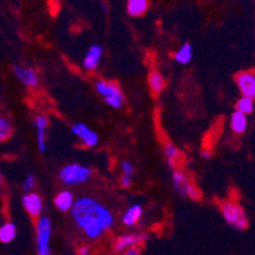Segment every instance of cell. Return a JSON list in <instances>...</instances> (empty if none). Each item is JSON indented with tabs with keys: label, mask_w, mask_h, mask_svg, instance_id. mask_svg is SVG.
Masks as SVG:
<instances>
[{
	"label": "cell",
	"mask_w": 255,
	"mask_h": 255,
	"mask_svg": "<svg viewBox=\"0 0 255 255\" xmlns=\"http://www.w3.org/2000/svg\"><path fill=\"white\" fill-rule=\"evenodd\" d=\"M124 255H141V252L137 247L129 248V249H127L126 252L124 253Z\"/></svg>",
	"instance_id": "obj_29"
},
{
	"label": "cell",
	"mask_w": 255,
	"mask_h": 255,
	"mask_svg": "<svg viewBox=\"0 0 255 255\" xmlns=\"http://www.w3.org/2000/svg\"><path fill=\"white\" fill-rule=\"evenodd\" d=\"M201 156H202L203 159H210V157L212 156V154H211V151H208V150H203V151L201 152Z\"/></svg>",
	"instance_id": "obj_31"
},
{
	"label": "cell",
	"mask_w": 255,
	"mask_h": 255,
	"mask_svg": "<svg viewBox=\"0 0 255 255\" xmlns=\"http://www.w3.org/2000/svg\"><path fill=\"white\" fill-rule=\"evenodd\" d=\"M71 131L75 136H78L88 147H93L98 143V135L96 132L85 126L84 124H75L71 127Z\"/></svg>",
	"instance_id": "obj_6"
},
{
	"label": "cell",
	"mask_w": 255,
	"mask_h": 255,
	"mask_svg": "<svg viewBox=\"0 0 255 255\" xmlns=\"http://www.w3.org/2000/svg\"><path fill=\"white\" fill-rule=\"evenodd\" d=\"M180 193H182L183 196L189 197V198H192V199H198L199 198L198 189H197V188L194 187V185L192 184V183H188V184L185 185L184 188H183Z\"/></svg>",
	"instance_id": "obj_23"
},
{
	"label": "cell",
	"mask_w": 255,
	"mask_h": 255,
	"mask_svg": "<svg viewBox=\"0 0 255 255\" xmlns=\"http://www.w3.org/2000/svg\"><path fill=\"white\" fill-rule=\"evenodd\" d=\"M15 226L11 222H6L3 226L0 227V240L1 243L6 244V243H10L13 239L15 238Z\"/></svg>",
	"instance_id": "obj_18"
},
{
	"label": "cell",
	"mask_w": 255,
	"mask_h": 255,
	"mask_svg": "<svg viewBox=\"0 0 255 255\" xmlns=\"http://www.w3.org/2000/svg\"><path fill=\"white\" fill-rule=\"evenodd\" d=\"M164 154H165L168 164L171 168H174V164L177 163V161H179V151H178V149L173 145V143H166L165 147H164Z\"/></svg>",
	"instance_id": "obj_20"
},
{
	"label": "cell",
	"mask_w": 255,
	"mask_h": 255,
	"mask_svg": "<svg viewBox=\"0 0 255 255\" xmlns=\"http://www.w3.org/2000/svg\"><path fill=\"white\" fill-rule=\"evenodd\" d=\"M96 89L99 94L104 97V98H110V97L118 96V94H122L120 90V88L116 84H112V83H106V82H99L96 83Z\"/></svg>",
	"instance_id": "obj_14"
},
{
	"label": "cell",
	"mask_w": 255,
	"mask_h": 255,
	"mask_svg": "<svg viewBox=\"0 0 255 255\" xmlns=\"http://www.w3.org/2000/svg\"><path fill=\"white\" fill-rule=\"evenodd\" d=\"M102 56V47L98 45H93L85 55L84 66L88 70H94L98 66L99 59Z\"/></svg>",
	"instance_id": "obj_12"
},
{
	"label": "cell",
	"mask_w": 255,
	"mask_h": 255,
	"mask_svg": "<svg viewBox=\"0 0 255 255\" xmlns=\"http://www.w3.org/2000/svg\"><path fill=\"white\" fill-rule=\"evenodd\" d=\"M236 111L238 112L244 113V115H249L254 111V102L252 98H247V97H241L236 103Z\"/></svg>",
	"instance_id": "obj_21"
},
{
	"label": "cell",
	"mask_w": 255,
	"mask_h": 255,
	"mask_svg": "<svg viewBox=\"0 0 255 255\" xmlns=\"http://www.w3.org/2000/svg\"><path fill=\"white\" fill-rule=\"evenodd\" d=\"M145 239H146L145 235H132V234L121 236V238L116 241L115 250L117 253L126 252V250L129 249V248H135L138 243H141V241L145 240Z\"/></svg>",
	"instance_id": "obj_9"
},
{
	"label": "cell",
	"mask_w": 255,
	"mask_h": 255,
	"mask_svg": "<svg viewBox=\"0 0 255 255\" xmlns=\"http://www.w3.org/2000/svg\"><path fill=\"white\" fill-rule=\"evenodd\" d=\"M22 203L23 206H24L25 211H27L31 216L37 217L41 215V212H42V199H41V197L37 193L29 192V193L24 194L22 198Z\"/></svg>",
	"instance_id": "obj_7"
},
{
	"label": "cell",
	"mask_w": 255,
	"mask_h": 255,
	"mask_svg": "<svg viewBox=\"0 0 255 255\" xmlns=\"http://www.w3.org/2000/svg\"><path fill=\"white\" fill-rule=\"evenodd\" d=\"M107 104H110L113 108H121L124 106V96L122 94H118V96L110 97V98H106Z\"/></svg>",
	"instance_id": "obj_25"
},
{
	"label": "cell",
	"mask_w": 255,
	"mask_h": 255,
	"mask_svg": "<svg viewBox=\"0 0 255 255\" xmlns=\"http://www.w3.org/2000/svg\"><path fill=\"white\" fill-rule=\"evenodd\" d=\"M175 61L179 64H188L192 60V46L191 43H184L174 55Z\"/></svg>",
	"instance_id": "obj_17"
},
{
	"label": "cell",
	"mask_w": 255,
	"mask_h": 255,
	"mask_svg": "<svg viewBox=\"0 0 255 255\" xmlns=\"http://www.w3.org/2000/svg\"><path fill=\"white\" fill-rule=\"evenodd\" d=\"M230 126H231V129H233L235 133H243V132L247 129V126H248L247 115L235 111V112L231 115Z\"/></svg>",
	"instance_id": "obj_13"
},
{
	"label": "cell",
	"mask_w": 255,
	"mask_h": 255,
	"mask_svg": "<svg viewBox=\"0 0 255 255\" xmlns=\"http://www.w3.org/2000/svg\"><path fill=\"white\" fill-rule=\"evenodd\" d=\"M74 205H75V201L70 191H62L55 197V206L62 212L73 210Z\"/></svg>",
	"instance_id": "obj_11"
},
{
	"label": "cell",
	"mask_w": 255,
	"mask_h": 255,
	"mask_svg": "<svg viewBox=\"0 0 255 255\" xmlns=\"http://www.w3.org/2000/svg\"><path fill=\"white\" fill-rule=\"evenodd\" d=\"M121 184L124 185V187H129L132 184V175H126L124 174L122 177H121Z\"/></svg>",
	"instance_id": "obj_28"
},
{
	"label": "cell",
	"mask_w": 255,
	"mask_h": 255,
	"mask_svg": "<svg viewBox=\"0 0 255 255\" xmlns=\"http://www.w3.org/2000/svg\"><path fill=\"white\" fill-rule=\"evenodd\" d=\"M142 215V208L140 205H133L126 211V213L122 217V222H124L126 226H132L138 221V219Z\"/></svg>",
	"instance_id": "obj_15"
},
{
	"label": "cell",
	"mask_w": 255,
	"mask_h": 255,
	"mask_svg": "<svg viewBox=\"0 0 255 255\" xmlns=\"http://www.w3.org/2000/svg\"><path fill=\"white\" fill-rule=\"evenodd\" d=\"M236 83L243 97L255 98V73L253 71H243L236 76Z\"/></svg>",
	"instance_id": "obj_5"
},
{
	"label": "cell",
	"mask_w": 255,
	"mask_h": 255,
	"mask_svg": "<svg viewBox=\"0 0 255 255\" xmlns=\"http://www.w3.org/2000/svg\"><path fill=\"white\" fill-rule=\"evenodd\" d=\"M149 84L155 94H160L164 89V79L157 71H152L149 76Z\"/></svg>",
	"instance_id": "obj_19"
},
{
	"label": "cell",
	"mask_w": 255,
	"mask_h": 255,
	"mask_svg": "<svg viewBox=\"0 0 255 255\" xmlns=\"http://www.w3.org/2000/svg\"><path fill=\"white\" fill-rule=\"evenodd\" d=\"M188 183L189 182H188L187 175H185L183 171H180V170L173 171V184H174V187L177 188V191L179 192V193L182 192V189L188 184Z\"/></svg>",
	"instance_id": "obj_22"
},
{
	"label": "cell",
	"mask_w": 255,
	"mask_h": 255,
	"mask_svg": "<svg viewBox=\"0 0 255 255\" xmlns=\"http://www.w3.org/2000/svg\"><path fill=\"white\" fill-rule=\"evenodd\" d=\"M78 254H79V255H88V254H89V248H88V247L79 248Z\"/></svg>",
	"instance_id": "obj_30"
},
{
	"label": "cell",
	"mask_w": 255,
	"mask_h": 255,
	"mask_svg": "<svg viewBox=\"0 0 255 255\" xmlns=\"http://www.w3.org/2000/svg\"><path fill=\"white\" fill-rule=\"evenodd\" d=\"M121 168H122L124 174H126V175H132V177H133V171H135V169H133V165H132L129 161H124L122 165H121Z\"/></svg>",
	"instance_id": "obj_27"
},
{
	"label": "cell",
	"mask_w": 255,
	"mask_h": 255,
	"mask_svg": "<svg viewBox=\"0 0 255 255\" xmlns=\"http://www.w3.org/2000/svg\"><path fill=\"white\" fill-rule=\"evenodd\" d=\"M71 216L85 235L90 239H98L104 231L113 226V215L97 199L82 197L75 201Z\"/></svg>",
	"instance_id": "obj_1"
},
{
	"label": "cell",
	"mask_w": 255,
	"mask_h": 255,
	"mask_svg": "<svg viewBox=\"0 0 255 255\" xmlns=\"http://www.w3.org/2000/svg\"><path fill=\"white\" fill-rule=\"evenodd\" d=\"M222 215L229 225L236 229V230H243L248 226V219L243 207L235 202H224L221 206Z\"/></svg>",
	"instance_id": "obj_3"
},
{
	"label": "cell",
	"mask_w": 255,
	"mask_h": 255,
	"mask_svg": "<svg viewBox=\"0 0 255 255\" xmlns=\"http://www.w3.org/2000/svg\"><path fill=\"white\" fill-rule=\"evenodd\" d=\"M36 125V132H37V146H38L39 151H45L46 150V142H45V136H46V128H47L48 121L45 116H38L34 121Z\"/></svg>",
	"instance_id": "obj_10"
},
{
	"label": "cell",
	"mask_w": 255,
	"mask_h": 255,
	"mask_svg": "<svg viewBox=\"0 0 255 255\" xmlns=\"http://www.w3.org/2000/svg\"><path fill=\"white\" fill-rule=\"evenodd\" d=\"M37 255H50L51 221L48 217H41L37 222Z\"/></svg>",
	"instance_id": "obj_4"
},
{
	"label": "cell",
	"mask_w": 255,
	"mask_h": 255,
	"mask_svg": "<svg viewBox=\"0 0 255 255\" xmlns=\"http://www.w3.org/2000/svg\"><path fill=\"white\" fill-rule=\"evenodd\" d=\"M13 73L25 87L34 88L38 84V76H37L36 71L32 70V69L24 68V66H20V65H14L13 66Z\"/></svg>",
	"instance_id": "obj_8"
},
{
	"label": "cell",
	"mask_w": 255,
	"mask_h": 255,
	"mask_svg": "<svg viewBox=\"0 0 255 255\" xmlns=\"http://www.w3.org/2000/svg\"><path fill=\"white\" fill-rule=\"evenodd\" d=\"M10 124H9V121L6 118L1 117L0 118V138L1 140H5L6 137H9L10 135Z\"/></svg>",
	"instance_id": "obj_24"
},
{
	"label": "cell",
	"mask_w": 255,
	"mask_h": 255,
	"mask_svg": "<svg viewBox=\"0 0 255 255\" xmlns=\"http://www.w3.org/2000/svg\"><path fill=\"white\" fill-rule=\"evenodd\" d=\"M90 175H92L90 169L80 164H69L64 166L59 174L61 182L66 185H75L88 182Z\"/></svg>",
	"instance_id": "obj_2"
},
{
	"label": "cell",
	"mask_w": 255,
	"mask_h": 255,
	"mask_svg": "<svg viewBox=\"0 0 255 255\" xmlns=\"http://www.w3.org/2000/svg\"><path fill=\"white\" fill-rule=\"evenodd\" d=\"M34 185H36V179H34V177L32 175V174H28V175L24 178V180H23V185H22L23 191L28 192L29 193V191L33 189Z\"/></svg>",
	"instance_id": "obj_26"
},
{
	"label": "cell",
	"mask_w": 255,
	"mask_h": 255,
	"mask_svg": "<svg viewBox=\"0 0 255 255\" xmlns=\"http://www.w3.org/2000/svg\"><path fill=\"white\" fill-rule=\"evenodd\" d=\"M146 9H147V1L146 0H129L127 3V11L132 17L142 15Z\"/></svg>",
	"instance_id": "obj_16"
}]
</instances>
